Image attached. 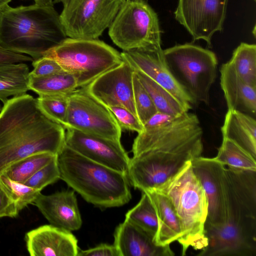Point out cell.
Returning <instances> with one entry per match:
<instances>
[{"instance_id":"obj_1","label":"cell","mask_w":256,"mask_h":256,"mask_svg":"<svg viewBox=\"0 0 256 256\" xmlns=\"http://www.w3.org/2000/svg\"><path fill=\"white\" fill-rule=\"evenodd\" d=\"M203 130L198 116L156 112L144 124L132 146L127 176L142 192L156 188L189 161L201 156Z\"/></svg>"},{"instance_id":"obj_2","label":"cell","mask_w":256,"mask_h":256,"mask_svg":"<svg viewBox=\"0 0 256 256\" xmlns=\"http://www.w3.org/2000/svg\"><path fill=\"white\" fill-rule=\"evenodd\" d=\"M65 136L66 129L44 114L37 98L26 94L8 99L0 112V174L32 154H57Z\"/></svg>"},{"instance_id":"obj_3","label":"cell","mask_w":256,"mask_h":256,"mask_svg":"<svg viewBox=\"0 0 256 256\" xmlns=\"http://www.w3.org/2000/svg\"><path fill=\"white\" fill-rule=\"evenodd\" d=\"M208 244L199 256L256 255V172L226 167V216L205 227Z\"/></svg>"},{"instance_id":"obj_4","label":"cell","mask_w":256,"mask_h":256,"mask_svg":"<svg viewBox=\"0 0 256 256\" xmlns=\"http://www.w3.org/2000/svg\"><path fill=\"white\" fill-rule=\"evenodd\" d=\"M66 38L54 6H8L0 10V46L8 50L36 60Z\"/></svg>"},{"instance_id":"obj_5","label":"cell","mask_w":256,"mask_h":256,"mask_svg":"<svg viewBox=\"0 0 256 256\" xmlns=\"http://www.w3.org/2000/svg\"><path fill=\"white\" fill-rule=\"evenodd\" d=\"M56 162L60 179L96 206L119 207L130 200L126 174L93 162L66 144L57 154Z\"/></svg>"},{"instance_id":"obj_6","label":"cell","mask_w":256,"mask_h":256,"mask_svg":"<svg viewBox=\"0 0 256 256\" xmlns=\"http://www.w3.org/2000/svg\"><path fill=\"white\" fill-rule=\"evenodd\" d=\"M170 201L178 218L182 236L178 242L184 256L190 247L202 250L208 244L205 224L208 202L205 192L194 174L191 161L156 188Z\"/></svg>"},{"instance_id":"obj_7","label":"cell","mask_w":256,"mask_h":256,"mask_svg":"<svg viewBox=\"0 0 256 256\" xmlns=\"http://www.w3.org/2000/svg\"><path fill=\"white\" fill-rule=\"evenodd\" d=\"M163 56L174 79L195 104H208L210 88L217 76L218 60L216 54L186 43L163 50Z\"/></svg>"},{"instance_id":"obj_8","label":"cell","mask_w":256,"mask_h":256,"mask_svg":"<svg viewBox=\"0 0 256 256\" xmlns=\"http://www.w3.org/2000/svg\"><path fill=\"white\" fill-rule=\"evenodd\" d=\"M45 56L54 59L76 78L78 88L122 62L120 53L98 39L67 37Z\"/></svg>"},{"instance_id":"obj_9","label":"cell","mask_w":256,"mask_h":256,"mask_svg":"<svg viewBox=\"0 0 256 256\" xmlns=\"http://www.w3.org/2000/svg\"><path fill=\"white\" fill-rule=\"evenodd\" d=\"M108 35L123 51L162 48L157 14L144 0H126L108 28Z\"/></svg>"},{"instance_id":"obj_10","label":"cell","mask_w":256,"mask_h":256,"mask_svg":"<svg viewBox=\"0 0 256 256\" xmlns=\"http://www.w3.org/2000/svg\"><path fill=\"white\" fill-rule=\"evenodd\" d=\"M126 0H69L60 20L68 38L98 39L108 28Z\"/></svg>"},{"instance_id":"obj_11","label":"cell","mask_w":256,"mask_h":256,"mask_svg":"<svg viewBox=\"0 0 256 256\" xmlns=\"http://www.w3.org/2000/svg\"><path fill=\"white\" fill-rule=\"evenodd\" d=\"M64 128L120 142L122 130L109 110L79 88L68 96Z\"/></svg>"},{"instance_id":"obj_12","label":"cell","mask_w":256,"mask_h":256,"mask_svg":"<svg viewBox=\"0 0 256 256\" xmlns=\"http://www.w3.org/2000/svg\"><path fill=\"white\" fill-rule=\"evenodd\" d=\"M228 0H178L175 18L192 36L209 46L213 34L221 32Z\"/></svg>"},{"instance_id":"obj_13","label":"cell","mask_w":256,"mask_h":256,"mask_svg":"<svg viewBox=\"0 0 256 256\" xmlns=\"http://www.w3.org/2000/svg\"><path fill=\"white\" fill-rule=\"evenodd\" d=\"M134 72L132 66L122 60L81 88L106 108L122 106L137 116L134 100Z\"/></svg>"},{"instance_id":"obj_14","label":"cell","mask_w":256,"mask_h":256,"mask_svg":"<svg viewBox=\"0 0 256 256\" xmlns=\"http://www.w3.org/2000/svg\"><path fill=\"white\" fill-rule=\"evenodd\" d=\"M65 144L93 162L127 174L130 158L120 142L66 128Z\"/></svg>"},{"instance_id":"obj_15","label":"cell","mask_w":256,"mask_h":256,"mask_svg":"<svg viewBox=\"0 0 256 256\" xmlns=\"http://www.w3.org/2000/svg\"><path fill=\"white\" fill-rule=\"evenodd\" d=\"M193 171L206 194L208 202L205 227L222 223L226 216V166L214 158L200 156L191 161Z\"/></svg>"},{"instance_id":"obj_16","label":"cell","mask_w":256,"mask_h":256,"mask_svg":"<svg viewBox=\"0 0 256 256\" xmlns=\"http://www.w3.org/2000/svg\"><path fill=\"white\" fill-rule=\"evenodd\" d=\"M134 70L140 72L164 88L183 104L192 106V98L178 83L164 58L163 50L136 49L120 52Z\"/></svg>"},{"instance_id":"obj_17","label":"cell","mask_w":256,"mask_h":256,"mask_svg":"<svg viewBox=\"0 0 256 256\" xmlns=\"http://www.w3.org/2000/svg\"><path fill=\"white\" fill-rule=\"evenodd\" d=\"M26 249L32 256H78V240L70 231L52 224L27 232Z\"/></svg>"},{"instance_id":"obj_18","label":"cell","mask_w":256,"mask_h":256,"mask_svg":"<svg viewBox=\"0 0 256 256\" xmlns=\"http://www.w3.org/2000/svg\"><path fill=\"white\" fill-rule=\"evenodd\" d=\"M33 204L54 226L71 232L78 230L82 225L74 190L56 192L49 195L40 193Z\"/></svg>"},{"instance_id":"obj_19","label":"cell","mask_w":256,"mask_h":256,"mask_svg":"<svg viewBox=\"0 0 256 256\" xmlns=\"http://www.w3.org/2000/svg\"><path fill=\"white\" fill-rule=\"evenodd\" d=\"M114 244L120 256H173L170 245L159 246L146 232L124 220L116 228Z\"/></svg>"},{"instance_id":"obj_20","label":"cell","mask_w":256,"mask_h":256,"mask_svg":"<svg viewBox=\"0 0 256 256\" xmlns=\"http://www.w3.org/2000/svg\"><path fill=\"white\" fill-rule=\"evenodd\" d=\"M220 86L228 110L238 111L254 118L256 113V86L241 80L228 62L220 68Z\"/></svg>"},{"instance_id":"obj_21","label":"cell","mask_w":256,"mask_h":256,"mask_svg":"<svg viewBox=\"0 0 256 256\" xmlns=\"http://www.w3.org/2000/svg\"><path fill=\"white\" fill-rule=\"evenodd\" d=\"M155 210L158 219V230L154 242L159 246L170 245L182 236L180 223L169 200L154 190L144 191Z\"/></svg>"},{"instance_id":"obj_22","label":"cell","mask_w":256,"mask_h":256,"mask_svg":"<svg viewBox=\"0 0 256 256\" xmlns=\"http://www.w3.org/2000/svg\"><path fill=\"white\" fill-rule=\"evenodd\" d=\"M222 138L230 139L256 159V121L247 114L228 110L221 127Z\"/></svg>"},{"instance_id":"obj_23","label":"cell","mask_w":256,"mask_h":256,"mask_svg":"<svg viewBox=\"0 0 256 256\" xmlns=\"http://www.w3.org/2000/svg\"><path fill=\"white\" fill-rule=\"evenodd\" d=\"M30 72L24 62L0 64V100L4 104L9 97L25 94L30 90Z\"/></svg>"},{"instance_id":"obj_24","label":"cell","mask_w":256,"mask_h":256,"mask_svg":"<svg viewBox=\"0 0 256 256\" xmlns=\"http://www.w3.org/2000/svg\"><path fill=\"white\" fill-rule=\"evenodd\" d=\"M134 71L150 96L158 112L178 116L192 108V106L182 102L166 89L144 73Z\"/></svg>"},{"instance_id":"obj_25","label":"cell","mask_w":256,"mask_h":256,"mask_svg":"<svg viewBox=\"0 0 256 256\" xmlns=\"http://www.w3.org/2000/svg\"><path fill=\"white\" fill-rule=\"evenodd\" d=\"M28 87L39 96H68L79 88L75 77L65 71L42 78L30 76Z\"/></svg>"},{"instance_id":"obj_26","label":"cell","mask_w":256,"mask_h":256,"mask_svg":"<svg viewBox=\"0 0 256 256\" xmlns=\"http://www.w3.org/2000/svg\"><path fill=\"white\" fill-rule=\"evenodd\" d=\"M245 82L256 86V45L242 42L227 62Z\"/></svg>"},{"instance_id":"obj_27","label":"cell","mask_w":256,"mask_h":256,"mask_svg":"<svg viewBox=\"0 0 256 256\" xmlns=\"http://www.w3.org/2000/svg\"><path fill=\"white\" fill-rule=\"evenodd\" d=\"M229 168L256 172V160L248 152L232 140L222 138L214 158Z\"/></svg>"},{"instance_id":"obj_28","label":"cell","mask_w":256,"mask_h":256,"mask_svg":"<svg viewBox=\"0 0 256 256\" xmlns=\"http://www.w3.org/2000/svg\"><path fill=\"white\" fill-rule=\"evenodd\" d=\"M56 155L48 152L32 154L12 164L2 174L14 181L24 183Z\"/></svg>"},{"instance_id":"obj_29","label":"cell","mask_w":256,"mask_h":256,"mask_svg":"<svg viewBox=\"0 0 256 256\" xmlns=\"http://www.w3.org/2000/svg\"><path fill=\"white\" fill-rule=\"evenodd\" d=\"M142 192L139 202L126 212L125 220L146 232L154 240L158 227L156 212L147 194Z\"/></svg>"},{"instance_id":"obj_30","label":"cell","mask_w":256,"mask_h":256,"mask_svg":"<svg viewBox=\"0 0 256 256\" xmlns=\"http://www.w3.org/2000/svg\"><path fill=\"white\" fill-rule=\"evenodd\" d=\"M0 184L8 196L14 202L18 210L34 204L41 190L14 181L4 174H0Z\"/></svg>"},{"instance_id":"obj_31","label":"cell","mask_w":256,"mask_h":256,"mask_svg":"<svg viewBox=\"0 0 256 256\" xmlns=\"http://www.w3.org/2000/svg\"><path fill=\"white\" fill-rule=\"evenodd\" d=\"M133 92L136 115L143 125L158 111L134 70L133 74Z\"/></svg>"},{"instance_id":"obj_32","label":"cell","mask_w":256,"mask_h":256,"mask_svg":"<svg viewBox=\"0 0 256 256\" xmlns=\"http://www.w3.org/2000/svg\"><path fill=\"white\" fill-rule=\"evenodd\" d=\"M37 100L44 114L64 128L68 109V96H39Z\"/></svg>"},{"instance_id":"obj_33","label":"cell","mask_w":256,"mask_h":256,"mask_svg":"<svg viewBox=\"0 0 256 256\" xmlns=\"http://www.w3.org/2000/svg\"><path fill=\"white\" fill-rule=\"evenodd\" d=\"M60 179V173L56 157L22 184L34 188L42 190L47 186L56 182Z\"/></svg>"},{"instance_id":"obj_34","label":"cell","mask_w":256,"mask_h":256,"mask_svg":"<svg viewBox=\"0 0 256 256\" xmlns=\"http://www.w3.org/2000/svg\"><path fill=\"white\" fill-rule=\"evenodd\" d=\"M116 120L118 126L122 130L140 132L143 125L138 117L127 108L120 106L107 108Z\"/></svg>"},{"instance_id":"obj_35","label":"cell","mask_w":256,"mask_h":256,"mask_svg":"<svg viewBox=\"0 0 256 256\" xmlns=\"http://www.w3.org/2000/svg\"><path fill=\"white\" fill-rule=\"evenodd\" d=\"M32 65L34 69L29 76L34 78L45 77L64 71L54 59L47 56L33 60Z\"/></svg>"},{"instance_id":"obj_36","label":"cell","mask_w":256,"mask_h":256,"mask_svg":"<svg viewBox=\"0 0 256 256\" xmlns=\"http://www.w3.org/2000/svg\"><path fill=\"white\" fill-rule=\"evenodd\" d=\"M78 256H120L116 246L102 244L86 250L79 248Z\"/></svg>"},{"instance_id":"obj_37","label":"cell","mask_w":256,"mask_h":256,"mask_svg":"<svg viewBox=\"0 0 256 256\" xmlns=\"http://www.w3.org/2000/svg\"><path fill=\"white\" fill-rule=\"evenodd\" d=\"M19 212L14 202L8 196L0 184V218H16Z\"/></svg>"},{"instance_id":"obj_38","label":"cell","mask_w":256,"mask_h":256,"mask_svg":"<svg viewBox=\"0 0 256 256\" xmlns=\"http://www.w3.org/2000/svg\"><path fill=\"white\" fill-rule=\"evenodd\" d=\"M32 61L30 56L8 50L0 46V64Z\"/></svg>"},{"instance_id":"obj_39","label":"cell","mask_w":256,"mask_h":256,"mask_svg":"<svg viewBox=\"0 0 256 256\" xmlns=\"http://www.w3.org/2000/svg\"><path fill=\"white\" fill-rule=\"evenodd\" d=\"M12 0H0V10L8 6V3Z\"/></svg>"},{"instance_id":"obj_40","label":"cell","mask_w":256,"mask_h":256,"mask_svg":"<svg viewBox=\"0 0 256 256\" xmlns=\"http://www.w3.org/2000/svg\"><path fill=\"white\" fill-rule=\"evenodd\" d=\"M41 5L54 6L53 0H42Z\"/></svg>"},{"instance_id":"obj_41","label":"cell","mask_w":256,"mask_h":256,"mask_svg":"<svg viewBox=\"0 0 256 256\" xmlns=\"http://www.w3.org/2000/svg\"><path fill=\"white\" fill-rule=\"evenodd\" d=\"M69 0H53V4L62 3L63 6H64Z\"/></svg>"},{"instance_id":"obj_42","label":"cell","mask_w":256,"mask_h":256,"mask_svg":"<svg viewBox=\"0 0 256 256\" xmlns=\"http://www.w3.org/2000/svg\"><path fill=\"white\" fill-rule=\"evenodd\" d=\"M34 0V1L36 4H41L42 0Z\"/></svg>"},{"instance_id":"obj_43","label":"cell","mask_w":256,"mask_h":256,"mask_svg":"<svg viewBox=\"0 0 256 256\" xmlns=\"http://www.w3.org/2000/svg\"><path fill=\"white\" fill-rule=\"evenodd\" d=\"M2 106H1L0 104V112H1L2 111Z\"/></svg>"},{"instance_id":"obj_44","label":"cell","mask_w":256,"mask_h":256,"mask_svg":"<svg viewBox=\"0 0 256 256\" xmlns=\"http://www.w3.org/2000/svg\"><path fill=\"white\" fill-rule=\"evenodd\" d=\"M254 1H256V0H254Z\"/></svg>"}]
</instances>
